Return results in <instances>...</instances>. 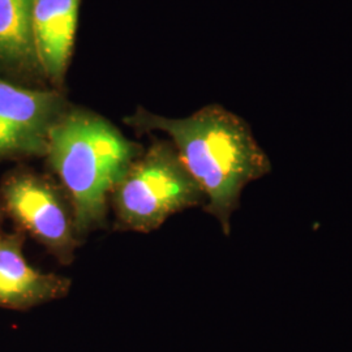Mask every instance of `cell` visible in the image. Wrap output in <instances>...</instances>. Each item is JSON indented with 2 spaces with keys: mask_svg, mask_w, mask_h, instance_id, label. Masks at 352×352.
Here are the masks:
<instances>
[{
  "mask_svg": "<svg viewBox=\"0 0 352 352\" xmlns=\"http://www.w3.org/2000/svg\"><path fill=\"white\" fill-rule=\"evenodd\" d=\"M132 123L168 135L204 192L205 212L215 217L228 235L243 189L272 171L270 158L250 124L219 104L205 106L179 119L139 113Z\"/></svg>",
  "mask_w": 352,
  "mask_h": 352,
  "instance_id": "cell-1",
  "label": "cell"
},
{
  "mask_svg": "<svg viewBox=\"0 0 352 352\" xmlns=\"http://www.w3.org/2000/svg\"><path fill=\"white\" fill-rule=\"evenodd\" d=\"M46 155L68 193L81 236L104 222L109 195L138 158V148L98 115L71 111L51 126Z\"/></svg>",
  "mask_w": 352,
  "mask_h": 352,
  "instance_id": "cell-2",
  "label": "cell"
},
{
  "mask_svg": "<svg viewBox=\"0 0 352 352\" xmlns=\"http://www.w3.org/2000/svg\"><path fill=\"white\" fill-rule=\"evenodd\" d=\"M122 226L151 232L182 210L205 204L204 192L174 146L157 144L135 160L113 192Z\"/></svg>",
  "mask_w": 352,
  "mask_h": 352,
  "instance_id": "cell-3",
  "label": "cell"
},
{
  "mask_svg": "<svg viewBox=\"0 0 352 352\" xmlns=\"http://www.w3.org/2000/svg\"><path fill=\"white\" fill-rule=\"evenodd\" d=\"M4 210L59 261H72L77 245L75 214L59 190L33 174H14L0 190Z\"/></svg>",
  "mask_w": 352,
  "mask_h": 352,
  "instance_id": "cell-4",
  "label": "cell"
},
{
  "mask_svg": "<svg viewBox=\"0 0 352 352\" xmlns=\"http://www.w3.org/2000/svg\"><path fill=\"white\" fill-rule=\"evenodd\" d=\"M62 109L56 91L23 88L0 78V158L46 155L51 126Z\"/></svg>",
  "mask_w": 352,
  "mask_h": 352,
  "instance_id": "cell-5",
  "label": "cell"
},
{
  "mask_svg": "<svg viewBox=\"0 0 352 352\" xmlns=\"http://www.w3.org/2000/svg\"><path fill=\"white\" fill-rule=\"evenodd\" d=\"M71 289L68 278L43 273L28 263L20 235L0 238V308L28 311L64 298Z\"/></svg>",
  "mask_w": 352,
  "mask_h": 352,
  "instance_id": "cell-6",
  "label": "cell"
},
{
  "mask_svg": "<svg viewBox=\"0 0 352 352\" xmlns=\"http://www.w3.org/2000/svg\"><path fill=\"white\" fill-rule=\"evenodd\" d=\"M80 0H34L33 43L38 67L54 82L63 81L75 43Z\"/></svg>",
  "mask_w": 352,
  "mask_h": 352,
  "instance_id": "cell-7",
  "label": "cell"
},
{
  "mask_svg": "<svg viewBox=\"0 0 352 352\" xmlns=\"http://www.w3.org/2000/svg\"><path fill=\"white\" fill-rule=\"evenodd\" d=\"M34 0H0V71L39 69L33 43Z\"/></svg>",
  "mask_w": 352,
  "mask_h": 352,
  "instance_id": "cell-8",
  "label": "cell"
},
{
  "mask_svg": "<svg viewBox=\"0 0 352 352\" xmlns=\"http://www.w3.org/2000/svg\"><path fill=\"white\" fill-rule=\"evenodd\" d=\"M0 238H1V232H0Z\"/></svg>",
  "mask_w": 352,
  "mask_h": 352,
  "instance_id": "cell-9",
  "label": "cell"
}]
</instances>
